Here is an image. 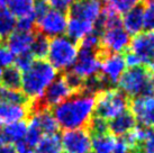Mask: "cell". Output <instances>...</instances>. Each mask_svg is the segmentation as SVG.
Segmentation results:
<instances>
[{
	"instance_id": "obj_1",
	"label": "cell",
	"mask_w": 154,
	"mask_h": 153,
	"mask_svg": "<svg viewBox=\"0 0 154 153\" xmlns=\"http://www.w3.org/2000/svg\"><path fill=\"white\" fill-rule=\"evenodd\" d=\"M96 95L86 91L73 94L51 109L59 126L65 131L87 128L94 115Z\"/></svg>"
},
{
	"instance_id": "obj_2",
	"label": "cell",
	"mask_w": 154,
	"mask_h": 153,
	"mask_svg": "<svg viewBox=\"0 0 154 153\" xmlns=\"http://www.w3.org/2000/svg\"><path fill=\"white\" fill-rule=\"evenodd\" d=\"M22 74L20 91L29 101L42 97L47 87L57 78V71L45 60H35L33 65Z\"/></svg>"
},
{
	"instance_id": "obj_3",
	"label": "cell",
	"mask_w": 154,
	"mask_h": 153,
	"mask_svg": "<svg viewBox=\"0 0 154 153\" xmlns=\"http://www.w3.org/2000/svg\"><path fill=\"white\" fill-rule=\"evenodd\" d=\"M129 108V98L116 88H105L96 95L94 116L111 120Z\"/></svg>"
},
{
	"instance_id": "obj_4",
	"label": "cell",
	"mask_w": 154,
	"mask_h": 153,
	"mask_svg": "<svg viewBox=\"0 0 154 153\" xmlns=\"http://www.w3.org/2000/svg\"><path fill=\"white\" fill-rule=\"evenodd\" d=\"M79 53V46L66 36L51 38L47 52V62L56 71H69Z\"/></svg>"
},
{
	"instance_id": "obj_5",
	"label": "cell",
	"mask_w": 154,
	"mask_h": 153,
	"mask_svg": "<svg viewBox=\"0 0 154 153\" xmlns=\"http://www.w3.org/2000/svg\"><path fill=\"white\" fill-rule=\"evenodd\" d=\"M152 76L145 67L131 68L125 71L118 80V88L128 98L152 94Z\"/></svg>"
},
{
	"instance_id": "obj_6",
	"label": "cell",
	"mask_w": 154,
	"mask_h": 153,
	"mask_svg": "<svg viewBox=\"0 0 154 153\" xmlns=\"http://www.w3.org/2000/svg\"><path fill=\"white\" fill-rule=\"evenodd\" d=\"M66 25L68 15L65 11L48 7L39 17L36 18L35 27L37 28L38 34L47 38H54L63 36L66 32Z\"/></svg>"
},
{
	"instance_id": "obj_7",
	"label": "cell",
	"mask_w": 154,
	"mask_h": 153,
	"mask_svg": "<svg viewBox=\"0 0 154 153\" xmlns=\"http://www.w3.org/2000/svg\"><path fill=\"white\" fill-rule=\"evenodd\" d=\"M124 55L118 53H107L101 50L100 52V73L103 82L109 88L110 85L118 83L122 74L125 72Z\"/></svg>"
},
{
	"instance_id": "obj_8",
	"label": "cell",
	"mask_w": 154,
	"mask_h": 153,
	"mask_svg": "<svg viewBox=\"0 0 154 153\" xmlns=\"http://www.w3.org/2000/svg\"><path fill=\"white\" fill-rule=\"evenodd\" d=\"M100 52L101 50L87 51L79 48L77 60L69 71H71L83 81L98 76L100 73Z\"/></svg>"
},
{
	"instance_id": "obj_9",
	"label": "cell",
	"mask_w": 154,
	"mask_h": 153,
	"mask_svg": "<svg viewBox=\"0 0 154 153\" xmlns=\"http://www.w3.org/2000/svg\"><path fill=\"white\" fill-rule=\"evenodd\" d=\"M60 139L63 153H91V135L87 128L64 131Z\"/></svg>"
},
{
	"instance_id": "obj_10",
	"label": "cell",
	"mask_w": 154,
	"mask_h": 153,
	"mask_svg": "<svg viewBox=\"0 0 154 153\" xmlns=\"http://www.w3.org/2000/svg\"><path fill=\"white\" fill-rule=\"evenodd\" d=\"M129 43L131 35L123 28V26L101 30V50L107 53L122 54L128 50Z\"/></svg>"
},
{
	"instance_id": "obj_11",
	"label": "cell",
	"mask_w": 154,
	"mask_h": 153,
	"mask_svg": "<svg viewBox=\"0 0 154 153\" xmlns=\"http://www.w3.org/2000/svg\"><path fill=\"white\" fill-rule=\"evenodd\" d=\"M131 113L141 126H154V95H145L129 100Z\"/></svg>"
},
{
	"instance_id": "obj_12",
	"label": "cell",
	"mask_w": 154,
	"mask_h": 153,
	"mask_svg": "<svg viewBox=\"0 0 154 153\" xmlns=\"http://www.w3.org/2000/svg\"><path fill=\"white\" fill-rule=\"evenodd\" d=\"M103 9L100 0H75L69 10L70 17L89 21L96 25L103 14Z\"/></svg>"
},
{
	"instance_id": "obj_13",
	"label": "cell",
	"mask_w": 154,
	"mask_h": 153,
	"mask_svg": "<svg viewBox=\"0 0 154 153\" xmlns=\"http://www.w3.org/2000/svg\"><path fill=\"white\" fill-rule=\"evenodd\" d=\"M128 50L141 59L143 64L154 60V30H146L131 38Z\"/></svg>"
},
{
	"instance_id": "obj_14",
	"label": "cell",
	"mask_w": 154,
	"mask_h": 153,
	"mask_svg": "<svg viewBox=\"0 0 154 153\" xmlns=\"http://www.w3.org/2000/svg\"><path fill=\"white\" fill-rule=\"evenodd\" d=\"M30 116L29 104L0 102V125L17 123L28 119Z\"/></svg>"
},
{
	"instance_id": "obj_15",
	"label": "cell",
	"mask_w": 154,
	"mask_h": 153,
	"mask_svg": "<svg viewBox=\"0 0 154 153\" xmlns=\"http://www.w3.org/2000/svg\"><path fill=\"white\" fill-rule=\"evenodd\" d=\"M34 32H19L15 30L9 35L6 41V47L13 53V55H22L30 53V47L34 42Z\"/></svg>"
},
{
	"instance_id": "obj_16",
	"label": "cell",
	"mask_w": 154,
	"mask_h": 153,
	"mask_svg": "<svg viewBox=\"0 0 154 153\" xmlns=\"http://www.w3.org/2000/svg\"><path fill=\"white\" fill-rule=\"evenodd\" d=\"M29 123L35 125L43 135L57 134L60 126L55 120L51 111H41L29 116Z\"/></svg>"
},
{
	"instance_id": "obj_17",
	"label": "cell",
	"mask_w": 154,
	"mask_h": 153,
	"mask_svg": "<svg viewBox=\"0 0 154 153\" xmlns=\"http://www.w3.org/2000/svg\"><path fill=\"white\" fill-rule=\"evenodd\" d=\"M137 126V122L135 117L133 116L131 111H126L125 113L120 114L116 118L108 122V132L111 135L124 137L126 134H128L132 130Z\"/></svg>"
},
{
	"instance_id": "obj_18",
	"label": "cell",
	"mask_w": 154,
	"mask_h": 153,
	"mask_svg": "<svg viewBox=\"0 0 154 153\" xmlns=\"http://www.w3.org/2000/svg\"><path fill=\"white\" fill-rule=\"evenodd\" d=\"M122 25L129 35H137L142 33L144 28V17H143V7L138 5L124 14L122 18Z\"/></svg>"
},
{
	"instance_id": "obj_19",
	"label": "cell",
	"mask_w": 154,
	"mask_h": 153,
	"mask_svg": "<svg viewBox=\"0 0 154 153\" xmlns=\"http://www.w3.org/2000/svg\"><path fill=\"white\" fill-rule=\"evenodd\" d=\"M96 28L94 24H91L89 21H85L78 18L70 17L68 19V25H66V37H69L71 41H81L82 38L90 34L92 30Z\"/></svg>"
},
{
	"instance_id": "obj_20",
	"label": "cell",
	"mask_w": 154,
	"mask_h": 153,
	"mask_svg": "<svg viewBox=\"0 0 154 153\" xmlns=\"http://www.w3.org/2000/svg\"><path fill=\"white\" fill-rule=\"evenodd\" d=\"M28 131V124L26 120L8 124L2 127V135L6 144H16L25 139Z\"/></svg>"
},
{
	"instance_id": "obj_21",
	"label": "cell",
	"mask_w": 154,
	"mask_h": 153,
	"mask_svg": "<svg viewBox=\"0 0 154 153\" xmlns=\"http://www.w3.org/2000/svg\"><path fill=\"white\" fill-rule=\"evenodd\" d=\"M116 142V137L109 132L91 135V153H111Z\"/></svg>"
},
{
	"instance_id": "obj_22",
	"label": "cell",
	"mask_w": 154,
	"mask_h": 153,
	"mask_svg": "<svg viewBox=\"0 0 154 153\" xmlns=\"http://www.w3.org/2000/svg\"><path fill=\"white\" fill-rule=\"evenodd\" d=\"M36 2H37V0H10L8 4V9L18 19L32 17V16H34Z\"/></svg>"
},
{
	"instance_id": "obj_23",
	"label": "cell",
	"mask_w": 154,
	"mask_h": 153,
	"mask_svg": "<svg viewBox=\"0 0 154 153\" xmlns=\"http://www.w3.org/2000/svg\"><path fill=\"white\" fill-rule=\"evenodd\" d=\"M22 72L16 67H7L2 70L0 76V85L10 90H20L22 88Z\"/></svg>"
},
{
	"instance_id": "obj_24",
	"label": "cell",
	"mask_w": 154,
	"mask_h": 153,
	"mask_svg": "<svg viewBox=\"0 0 154 153\" xmlns=\"http://www.w3.org/2000/svg\"><path fill=\"white\" fill-rule=\"evenodd\" d=\"M34 153H63L60 136L57 134L44 135L35 146Z\"/></svg>"
},
{
	"instance_id": "obj_25",
	"label": "cell",
	"mask_w": 154,
	"mask_h": 153,
	"mask_svg": "<svg viewBox=\"0 0 154 153\" xmlns=\"http://www.w3.org/2000/svg\"><path fill=\"white\" fill-rule=\"evenodd\" d=\"M17 19L7 7H0V36L8 37L16 30Z\"/></svg>"
},
{
	"instance_id": "obj_26",
	"label": "cell",
	"mask_w": 154,
	"mask_h": 153,
	"mask_svg": "<svg viewBox=\"0 0 154 153\" xmlns=\"http://www.w3.org/2000/svg\"><path fill=\"white\" fill-rule=\"evenodd\" d=\"M48 44H50V41L47 37L38 33L35 34L34 42L30 47V54L36 60H44L48 52Z\"/></svg>"
},
{
	"instance_id": "obj_27",
	"label": "cell",
	"mask_w": 154,
	"mask_h": 153,
	"mask_svg": "<svg viewBox=\"0 0 154 153\" xmlns=\"http://www.w3.org/2000/svg\"><path fill=\"white\" fill-rule=\"evenodd\" d=\"M142 1L143 0H107L105 8L120 16L122 14L127 13L132 8L138 6Z\"/></svg>"
},
{
	"instance_id": "obj_28",
	"label": "cell",
	"mask_w": 154,
	"mask_h": 153,
	"mask_svg": "<svg viewBox=\"0 0 154 153\" xmlns=\"http://www.w3.org/2000/svg\"><path fill=\"white\" fill-rule=\"evenodd\" d=\"M80 50L87 51H100L101 50V32L94 28L90 34L80 41Z\"/></svg>"
},
{
	"instance_id": "obj_29",
	"label": "cell",
	"mask_w": 154,
	"mask_h": 153,
	"mask_svg": "<svg viewBox=\"0 0 154 153\" xmlns=\"http://www.w3.org/2000/svg\"><path fill=\"white\" fill-rule=\"evenodd\" d=\"M142 7L144 17V28L146 30H154V0H144Z\"/></svg>"
},
{
	"instance_id": "obj_30",
	"label": "cell",
	"mask_w": 154,
	"mask_h": 153,
	"mask_svg": "<svg viewBox=\"0 0 154 153\" xmlns=\"http://www.w3.org/2000/svg\"><path fill=\"white\" fill-rule=\"evenodd\" d=\"M34 61L35 59L30 53H25V54H22V55H18L16 59L14 60V63H15L14 67H16L20 72L24 73L33 65Z\"/></svg>"
},
{
	"instance_id": "obj_31",
	"label": "cell",
	"mask_w": 154,
	"mask_h": 153,
	"mask_svg": "<svg viewBox=\"0 0 154 153\" xmlns=\"http://www.w3.org/2000/svg\"><path fill=\"white\" fill-rule=\"evenodd\" d=\"M35 24H36V19H35L34 16L19 18L17 20V24H16V30H19V32H33L35 28Z\"/></svg>"
},
{
	"instance_id": "obj_32",
	"label": "cell",
	"mask_w": 154,
	"mask_h": 153,
	"mask_svg": "<svg viewBox=\"0 0 154 153\" xmlns=\"http://www.w3.org/2000/svg\"><path fill=\"white\" fill-rule=\"evenodd\" d=\"M43 2L53 9H57L61 11H65L71 8V6L75 0H42Z\"/></svg>"
},
{
	"instance_id": "obj_33",
	"label": "cell",
	"mask_w": 154,
	"mask_h": 153,
	"mask_svg": "<svg viewBox=\"0 0 154 153\" xmlns=\"http://www.w3.org/2000/svg\"><path fill=\"white\" fill-rule=\"evenodd\" d=\"M14 60L15 58H14L13 53L5 45L0 44V69L10 67L14 63Z\"/></svg>"
},
{
	"instance_id": "obj_34",
	"label": "cell",
	"mask_w": 154,
	"mask_h": 153,
	"mask_svg": "<svg viewBox=\"0 0 154 153\" xmlns=\"http://www.w3.org/2000/svg\"><path fill=\"white\" fill-rule=\"evenodd\" d=\"M124 60H125V64L126 67H128V69L131 68H136V67H142L143 63H142L141 59L134 54L133 52H131L128 50V52L126 51V54L124 55Z\"/></svg>"
},
{
	"instance_id": "obj_35",
	"label": "cell",
	"mask_w": 154,
	"mask_h": 153,
	"mask_svg": "<svg viewBox=\"0 0 154 153\" xmlns=\"http://www.w3.org/2000/svg\"><path fill=\"white\" fill-rule=\"evenodd\" d=\"M134 153H154V131L149 136V139L144 141Z\"/></svg>"
},
{
	"instance_id": "obj_36",
	"label": "cell",
	"mask_w": 154,
	"mask_h": 153,
	"mask_svg": "<svg viewBox=\"0 0 154 153\" xmlns=\"http://www.w3.org/2000/svg\"><path fill=\"white\" fill-rule=\"evenodd\" d=\"M111 153H132V150L128 146V144L126 143V141L122 137L119 140H117L115 148Z\"/></svg>"
},
{
	"instance_id": "obj_37",
	"label": "cell",
	"mask_w": 154,
	"mask_h": 153,
	"mask_svg": "<svg viewBox=\"0 0 154 153\" xmlns=\"http://www.w3.org/2000/svg\"><path fill=\"white\" fill-rule=\"evenodd\" d=\"M14 148L16 150V153H34L35 151V148L28 144L25 140H22L20 142L16 143Z\"/></svg>"
},
{
	"instance_id": "obj_38",
	"label": "cell",
	"mask_w": 154,
	"mask_h": 153,
	"mask_svg": "<svg viewBox=\"0 0 154 153\" xmlns=\"http://www.w3.org/2000/svg\"><path fill=\"white\" fill-rule=\"evenodd\" d=\"M0 153H16V150L11 144L0 145Z\"/></svg>"
},
{
	"instance_id": "obj_39",
	"label": "cell",
	"mask_w": 154,
	"mask_h": 153,
	"mask_svg": "<svg viewBox=\"0 0 154 153\" xmlns=\"http://www.w3.org/2000/svg\"><path fill=\"white\" fill-rule=\"evenodd\" d=\"M149 72H150V74L152 76H154V60L153 61H151L150 63H149Z\"/></svg>"
},
{
	"instance_id": "obj_40",
	"label": "cell",
	"mask_w": 154,
	"mask_h": 153,
	"mask_svg": "<svg viewBox=\"0 0 154 153\" xmlns=\"http://www.w3.org/2000/svg\"><path fill=\"white\" fill-rule=\"evenodd\" d=\"M2 144H6V143H5L4 135H2V127L0 126V145H2Z\"/></svg>"
},
{
	"instance_id": "obj_41",
	"label": "cell",
	"mask_w": 154,
	"mask_h": 153,
	"mask_svg": "<svg viewBox=\"0 0 154 153\" xmlns=\"http://www.w3.org/2000/svg\"><path fill=\"white\" fill-rule=\"evenodd\" d=\"M10 0H0V7H7Z\"/></svg>"
},
{
	"instance_id": "obj_42",
	"label": "cell",
	"mask_w": 154,
	"mask_h": 153,
	"mask_svg": "<svg viewBox=\"0 0 154 153\" xmlns=\"http://www.w3.org/2000/svg\"><path fill=\"white\" fill-rule=\"evenodd\" d=\"M151 83H152V94L154 95V76H152V81H151Z\"/></svg>"
},
{
	"instance_id": "obj_43",
	"label": "cell",
	"mask_w": 154,
	"mask_h": 153,
	"mask_svg": "<svg viewBox=\"0 0 154 153\" xmlns=\"http://www.w3.org/2000/svg\"><path fill=\"white\" fill-rule=\"evenodd\" d=\"M1 41H2V37H1V36H0V44H1Z\"/></svg>"
},
{
	"instance_id": "obj_44",
	"label": "cell",
	"mask_w": 154,
	"mask_h": 153,
	"mask_svg": "<svg viewBox=\"0 0 154 153\" xmlns=\"http://www.w3.org/2000/svg\"><path fill=\"white\" fill-rule=\"evenodd\" d=\"M1 72H2V70H1V69H0V76H1Z\"/></svg>"
}]
</instances>
